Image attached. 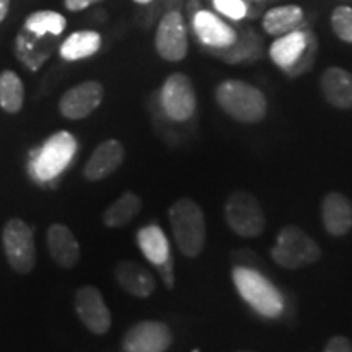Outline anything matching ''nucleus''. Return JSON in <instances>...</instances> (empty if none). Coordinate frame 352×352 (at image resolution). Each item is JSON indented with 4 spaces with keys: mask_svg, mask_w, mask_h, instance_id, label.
<instances>
[{
    "mask_svg": "<svg viewBox=\"0 0 352 352\" xmlns=\"http://www.w3.org/2000/svg\"><path fill=\"white\" fill-rule=\"evenodd\" d=\"M318 52V38L308 26L277 36L270 46V57L285 76L296 78L314 67Z\"/></svg>",
    "mask_w": 352,
    "mask_h": 352,
    "instance_id": "f257e3e1",
    "label": "nucleus"
},
{
    "mask_svg": "<svg viewBox=\"0 0 352 352\" xmlns=\"http://www.w3.org/2000/svg\"><path fill=\"white\" fill-rule=\"evenodd\" d=\"M215 101L232 120L254 124L267 113L266 96L259 88L243 80H226L215 88Z\"/></svg>",
    "mask_w": 352,
    "mask_h": 352,
    "instance_id": "f03ea898",
    "label": "nucleus"
},
{
    "mask_svg": "<svg viewBox=\"0 0 352 352\" xmlns=\"http://www.w3.org/2000/svg\"><path fill=\"white\" fill-rule=\"evenodd\" d=\"M168 220L179 252L188 258L199 256L206 245V219L199 206L182 197L168 209Z\"/></svg>",
    "mask_w": 352,
    "mask_h": 352,
    "instance_id": "7ed1b4c3",
    "label": "nucleus"
},
{
    "mask_svg": "<svg viewBox=\"0 0 352 352\" xmlns=\"http://www.w3.org/2000/svg\"><path fill=\"white\" fill-rule=\"evenodd\" d=\"M233 284L241 298L252 305L259 315L274 318L280 315L284 308V300L276 285L261 272L246 266H235L232 272Z\"/></svg>",
    "mask_w": 352,
    "mask_h": 352,
    "instance_id": "20e7f679",
    "label": "nucleus"
},
{
    "mask_svg": "<svg viewBox=\"0 0 352 352\" xmlns=\"http://www.w3.org/2000/svg\"><path fill=\"white\" fill-rule=\"evenodd\" d=\"M321 256V248L316 241L296 226H287L277 235L271 250V258L284 270H298L310 266Z\"/></svg>",
    "mask_w": 352,
    "mask_h": 352,
    "instance_id": "39448f33",
    "label": "nucleus"
},
{
    "mask_svg": "<svg viewBox=\"0 0 352 352\" xmlns=\"http://www.w3.org/2000/svg\"><path fill=\"white\" fill-rule=\"evenodd\" d=\"M76 152V138L67 131L56 132L33 153L32 175L38 182H51L67 168Z\"/></svg>",
    "mask_w": 352,
    "mask_h": 352,
    "instance_id": "423d86ee",
    "label": "nucleus"
},
{
    "mask_svg": "<svg viewBox=\"0 0 352 352\" xmlns=\"http://www.w3.org/2000/svg\"><path fill=\"white\" fill-rule=\"evenodd\" d=\"M226 220L241 239H256L264 232L266 217L259 201L248 191H235L226 202Z\"/></svg>",
    "mask_w": 352,
    "mask_h": 352,
    "instance_id": "0eeeda50",
    "label": "nucleus"
},
{
    "mask_svg": "<svg viewBox=\"0 0 352 352\" xmlns=\"http://www.w3.org/2000/svg\"><path fill=\"white\" fill-rule=\"evenodd\" d=\"M197 107L196 90L186 74L175 72L166 78L160 90V108L173 122H186L195 116Z\"/></svg>",
    "mask_w": 352,
    "mask_h": 352,
    "instance_id": "6e6552de",
    "label": "nucleus"
},
{
    "mask_svg": "<svg viewBox=\"0 0 352 352\" xmlns=\"http://www.w3.org/2000/svg\"><path fill=\"white\" fill-rule=\"evenodd\" d=\"M3 250L12 270L28 274L36 264V246L32 228L21 219H10L2 232Z\"/></svg>",
    "mask_w": 352,
    "mask_h": 352,
    "instance_id": "1a4fd4ad",
    "label": "nucleus"
},
{
    "mask_svg": "<svg viewBox=\"0 0 352 352\" xmlns=\"http://www.w3.org/2000/svg\"><path fill=\"white\" fill-rule=\"evenodd\" d=\"M153 43L157 54L168 63H179L188 56V33L182 13L176 10L165 13L157 26Z\"/></svg>",
    "mask_w": 352,
    "mask_h": 352,
    "instance_id": "9d476101",
    "label": "nucleus"
},
{
    "mask_svg": "<svg viewBox=\"0 0 352 352\" xmlns=\"http://www.w3.org/2000/svg\"><path fill=\"white\" fill-rule=\"evenodd\" d=\"M173 342L168 324L145 320L132 324L122 338L124 352H165Z\"/></svg>",
    "mask_w": 352,
    "mask_h": 352,
    "instance_id": "9b49d317",
    "label": "nucleus"
},
{
    "mask_svg": "<svg viewBox=\"0 0 352 352\" xmlns=\"http://www.w3.org/2000/svg\"><path fill=\"white\" fill-rule=\"evenodd\" d=\"M191 25L197 41L210 52L226 50L239 38V33L233 26L228 25L219 13L210 10H197L192 15Z\"/></svg>",
    "mask_w": 352,
    "mask_h": 352,
    "instance_id": "f8f14e48",
    "label": "nucleus"
},
{
    "mask_svg": "<svg viewBox=\"0 0 352 352\" xmlns=\"http://www.w3.org/2000/svg\"><path fill=\"white\" fill-rule=\"evenodd\" d=\"M74 305L78 318L88 331L94 334H107L111 328V311L103 296L95 285H83L76 292Z\"/></svg>",
    "mask_w": 352,
    "mask_h": 352,
    "instance_id": "ddd939ff",
    "label": "nucleus"
},
{
    "mask_svg": "<svg viewBox=\"0 0 352 352\" xmlns=\"http://www.w3.org/2000/svg\"><path fill=\"white\" fill-rule=\"evenodd\" d=\"M104 88L100 82L87 80L69 88L59 100V111L67 120H85L100 107Z\"/></svg>",
    "mask_w": 352,
    "mask_h": 352,
    "instance_id": "4468645a",
    "label": "nucleus"
},
{
    "mask_svg": "<svg viewBox=\"0 0 352 352\" xmlns=\"http://www.w3.org/2000/svg\"><path fill=\"white\" fill-rule=\"evenodd\" d=\"M124 162V147L120 140H104L91 153L83 166V176L88 182H100L113 175Z\"/></svg>",
    "mask_w": 352,
    "mask_h": 352,
    "instance_id": "2eb2a0df",
    "label": "nucleus"
},
{
    "mask_svg": "<svg viewBox=\"0 0 352 352\" xmlns=\"http://www.w3.org/2000/svg\"><path fill=\"white\" fill-rule=\"evenodd\" d=\"M321 220L331 236H344L352 228V202L341 192H328L321 202Z\"/></svg>",
    "mask_w": 352,
    "mask_h": 352,
    "instance_id": "dca6fc26",
    "label": "nucleus"
},
{
    "mask_svg": "<svg viewBox=\"0 0 352 352\" xmlns=\"http://www.w3.org/2000/svg\"><path fill=\"white\" fill-rule=\"evenodd\" d=\"M46 241L51 258L64 270H72L80 261V245L69 227L52 223L47 228Z\"/></svg>",
    "mask_w": 352,
    "mask_h": 352,
    "instance_id": "f3484780",
    "label": "nucleus"
},
{
    "mask_svg": "<svg viewBox=\"0 0 352 352\" xmlns=\"http://www.w3.org/2000/svg\"><path fill=\"white\" fill-rule=\"evenodd\" d=\"M320 88L324 100L338 109H352V74L342 67H328L321 74Z\"/></svg>",
    "mask_w": 352,
    "mask_h": 352,
    "instance_id": "a211bd4d",
    "label": "nucleus"
},
{
    "mask_svg": "<svg viewBox=\"0 0 352 352\" xmlns=\"http://www.w3.org/2000/svg\"><path fill=\"white\" fill-rule=\"evenodd\" d=\"M114 277H116V283L127 294L139 298L151 297L157 285L153 276L145 270L142 264L129 261V259L116 264V267H114Z\"/></svg>",
    "mask_w": 352,
    "mask_h": 352,
    "instance_id": "6ab92c4d",
    "label": "nucleus"
},
{
    "mask_svg": "<svg viewBox=\"0 0 352 352\" xmlns=\"http://www.w3.org/2000/svg\"><path fill=\"white\" fill-rule=\"evenodd\" d=\"M303 20H305L303 8L300 6H296V3H287V6L272 7L264 13L263 28L267 34L277 38L280 34L300 28Z\"/></svg>",
    "mask_w": 352,
    "mask_h": 352,
    "instance_id": "aec40b11",
    "label": "nucleus"
},
{
    "mask_svg": "<svg viewBox=\"0 0 352 352\" xmlns=\"http://www.w3.org/2000/svg\"><path fill=\"white\" fill-rule=\"evenodd\" d=\"M212 54L227 64L254 63L263 56V44L254 32H243L239 34V38L232 46L226 47V50L212 51Z\"/></svg>",
    "mask_w": 352,
    "mask_h": 352,
    "instance_id": "412c9836",
    "label": "nucleus"
},
{
    "mask_svg": "<svg viewBox=\"0 0 352 352\" xmlns=\"http://www.w3.org/2000/svg\"><path fill=\"white\" fill-rule=\"evenodd\" d=\"M101 47V34L94 30H83L76 32L64 39L60 44L59 54L64 60L74 63V60L87 59L95 56Z\"/></svg>",
    "mask_w": 352,
    "mask_h": 352,
    "instance_id": "4be33fe9",
    "label": "nucleus"
},
{
    "mask_svg": "<svg viewBox=\"0 0 352 352\" xmlns=\"http://www.w3.org/2000/svg\"><path fill=\"white\" fill-rule=\"evenodd\" d=\"M138 245L145 258L155 266L164 264L170 258V245L160 227L147 226L138 232Z\"/></svg>",
    "mask_w": 352,
    "mask_h": 352,
    "instance_id": "5701e85b",
    "label": "nucleus"
},
{
    "mask_svg": "<svg viewBox=\"0 0 352 352\" xmlns=\"http://www.w3.org/2000/svg\"><path fill=\"white\" fill-rule=\"evenodd\" d=\"M142 209V199L135 192L126 191L103 214V223L109 228L126 227Z\"/></svg>",
    "mask_w": 352,
    "mask_h": 352,
    "instance_id": "b1692460",
    "label": "nucleus"
},
{
    "mask_svg": "<svg viewBox=\"0 0 352 352\" xmlns=\"http://www.w3.org/2000/svg\"><path fill=\"white\" fill-rule=\"evenodd\" d=\"M25 87L21 78L13 70L0 74V108L6 113L16 114L23 108Z\"/></svg>",
    "mask_w": 352,
    "mask_h": 352,
    "instance_id": "393cba45",
    "label": "nucleus"
},
{
    "mask_svg": "<svg viewBox=\"0 0 352 352\" xmlns=\"http://www.w3.org/2000/svg\"><path fill=\"white\" fill-rule=\"evenodd\" d=\"M67 20L63 13L54 10H38L33 12L28 19L25 20L23 28L34 36L43 38L44 34H52V36H59L64 33Z\"/></svg>",
    "mask_w": 352,
    "mask_h": 352,
    "instance_id": "a878e982",
    "label": "nucleus"
},
{
    "mask_svg": "<svg viewBox=\"0 0 352 352\" xmlns=\"http://www.w3.org/2000/svg\"><path fill=\"white\" fill-rule=\"evenodd\" d=\"M331 28L341 41L352 44V8L347 6L336 7L331 13Z\"/></svg>",
    "mask_w": 352,
    "mask_h": 352,
    "instance_id": "bb28decb",
    "label": "nucleus"
},
{
    "mask_svg": "<svg viewBox=\"0 0 352 352\" xmlns=\"http://www.w3.org/2000/svg\"><path fill=\"white\" fill-rule=\"evenodd\" d=\"M212 6L220 16L232 21H241L248 16V6L245 0H212Z\"/></svg>",
    "mask_w": 352,
    "mask_h": 352,
    "instance_id": "cd10ccee",
    "label": "nucleus"
},
{
    "mask_svg": "<svg viewBox=\"0 0 352 352\" xmlns=\"http://www.w3.org/2000/svg\"><path fill=\"white\" fill-rule=\"evenodd\" d=\"M323 352H352V342L344 336H333L327 342Z\"/></svg>",
    "mask_w": 352,
    "mask_h": 352,
    "instance_id": "c85d7f7f",
    "label": "nucleus"
},
{
    "mask_svg": "<svg viewBox=\"0 0 352 352\" xmlns=\"http://www.w3.org/2000/svg\"><path fill=\"white\" fill-rule=\"evenodd\" d=\"M158 271H160V276L164 277L166 287H171V285L175 284V279H173V259L171 256L166 259L164 264H160V266H157Z\"/></svg>",
    "mask_w": 352,
    "mask_h": 352,
    "instance_id": "c756f323",
    "label": "nucleus"
},
{
    "mask_svg": "<svg viewBox=\"0 0 352 352\" xmlns=\"http://www.w3.org/2000/svg\"><path fill=\"white\" fill-rule=\"evenodd\" d=\"M98 2H101V0H64V6L70 12H80Z\"/></svg>",
    "mask_w": 352,
    "mask_h": 352,
    "instance_id": "7c9ffc66",
    "label": "nucleus"
},
{
    "mask_svg": "<svg viewBox=\"0 0 352 352\" xmlns=\"http://www.w3.org/2000/svg\"><path fill=\"white\" fill-rule=\"evenodd\" d=\"M8 10H10V0H0V23L6 20Z\"/></svg>",
    "mask_w": 352,
    "mask_h": 352,
    "instance_id": "2f4dec72",
    "label": "nucleus"
},
{
    "mask_svg": "<svg viewBox=\"0 0 352 352\" xmlns=\"http://www.w3.org/2000/svg\"><path fill=\"white\" fill-rule=\"evenodd\" d=\"M135 3H140V6H147V3L153 2V0H134Z\"/></svg>",
    "mask_w": 352,
    "mask_h": 352,
    "instance_id": "473e14b6",
    "label": "nucleus"
},
{
    "mask_svg": "<svg viewBox=\"0 0 352 352\" xmlns=\"http://www.w3.org/2000/svg\"><path fill=\"white\" fill-rule=\"evenodd\" d=\"M239 352H252V351H239Z\"/></svg>",
    "mask_w": 352,
    "mask_h": 352,
    "instance_id": "72a5a7b5",
    "label": "nucleus"
}]
</instances>
